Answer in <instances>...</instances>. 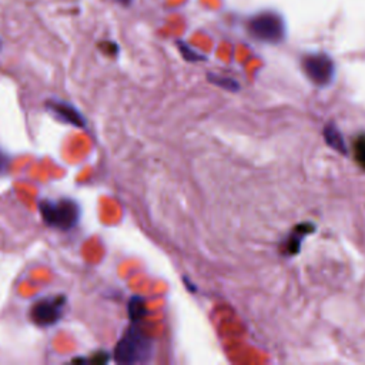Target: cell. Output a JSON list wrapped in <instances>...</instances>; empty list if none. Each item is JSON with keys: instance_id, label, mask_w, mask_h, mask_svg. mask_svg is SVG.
<instances>
[{"instance_id": "obj_1", "label": "cell", "mask_w": 365, "mask_h": 365, "mask_svg": "<svg viewBox=\"0 0 365 365\" xmlns=\"http://www.w3.org/2000/svg\"><path fill=\"white\" fill-rule=\"evenodd\" d=\"M153 344L137 327H132L120 338L114 348V359L121 364L145 362L152 356Z\"/></svg>"}, {"instance_id": "obj_2", "label": "cell", "mask_w": 365, "mask_h": 365, "mask_svg": "<svg viewBox=\"0 0 365 365\" xmlns=\"http://www.w3.org/2000/svg\"><path fill=\"white\" fill-rule=\"evenodd\" d=\"M39 210L43 215V220L55 228L70 230L73 228L80 217L79 206L69 198H63L59 201L45 200L40 203Z\"/></svg>"}, {"instance_id": "obj_3", "label": "cell", "mask_w": 365, "mask_h": 365, "mask_svg": "<svg viewBox=\"0 0 365 365\" xmlns=\"http://www.w3.org/2000/svg\"><path fill=\"white\" fill-rule=\"evenodd\" d=\"M249 30L257 40L277 45L281 43L286 38V22L276 12H262L250 21Z\"/></svg>"}, {"instance_id": "obj_4", "label": "cell", "mask_w": 365, "mask_h": 365, "mask_svg": "<svg viewBox=\"0 0 365 365\" xmlns=\"http://www.w3.org/2000/svg\"><path fill=\"white\" fill-rule=\"evenodd\" d=\"M303 70L315 86L327 87L334 79L335 64L330 56L324 53H313L303 59Z\"/></svg>"}, {"instance_id": "obj_5", "label": "cell", "mask_w": 365, "mask_h": 365, "mask_svg": "<svg viewBox=\"0 0 365 365\" xmlns=\"http://www.w3.org/2000/svg\"><path fill=\"white\" fill-rule=\"evenodd\" d=\"M63 305H64V297L62 296L40 300L33 305L30 317L33 322H36L40 327L53 325L62 318Z\"/></svg>"}, {"instance_id": "obj_6", "label": "cell", "mask_w": 365, "mask_h": 365, "mask_svg": "<svg viewBox=\"0 0 365 365\" xmlns=\"http://www.w3.org/2000/svg\"><path fill=\"white\" fill-rule=\"evenodd\" d=\"M49 106L55 111V114L59 116L63 121H66V123H70L77 128H82L84 125V118L80 116V113L66 101H53Z\"/></svg>"}, {"instance_id": "obj_7", "label": "cell", "mask_w": 365, "mask_h": 365, "mask_svg": "<svg viewBox=\"0 0 365 365\" xmlns=\"http://www.w3.org/2000/svg\"><path fill=\"white\" fill-rule=\"evenodd\" d=\"M324 139H325L327 145L331 149L337 150L338 153H341V155H347L348 153L347 145L344 142V137H342V135L339 133V130L337 129V126L334 123H328L325 126V129H324Z\"/></svg>"}, {"instance_id": "obj_8", "label": "cell", "mask_w": 365, "mask_h": 365, "mask_svg": "<svg viewBox=\"0 0 365 365\" xmlns=\"http://www.w3.org/2000/svg\"><path fill=\"white\" fill-rule=\"evenodd\" d=\"M146 314V305L145 301L140 297H135L129 303V317L133 322L140 321Z\"/></svg>"}, {"instance_id": "obj_9", "label": "cell", "mask_w": 365, "mask_h": 365, "mask_svg": "<svg viewBox=\"0 0 365 365\" xmlns=\"http://www.w3.org/2000/svg\"><path fill=\"white\" fill-rule=\"evenodd\" d=\"M208 80L225 90H230V91H237L240 89L238 83L232 79H228V77H221V76H215V74H208Z\"/></svg>"}, {"instance_id": "obj_10", "label": "cell", "mask_w": 365, "mask_h": 365, "mask_svg": "<svg viewBox=\"0 0 365 365\" xmlns=\"http://www.w3.org/2000/svg\"><path fill=\"white\" fill-rule=\"evenodd\" d=\"M180 50H181V53H183V56L187 59V60H190V62H197V60H201L203 57L198 55V53H194V50H191L189 46H186V45H181L180 43Z\"/></svg>"}, {"instance_id": "obj_11", "label": "cell", "mask_w": 365, "mask_h": 365, "mask_svg": "<svg viewBox=\"0 0 365 365\" xmlns=\"http://www.w3.org/2000/svg\"><path fill=\"white\" fill-rule=\"evenodd\" d=\"M358 159H359V162H362L364 166H365V139H362V140L359 142V145H358Z\"/></svg>"}, {"instance_id": "obj_12", "label": "cell", "mask_w": 365, "mask_h": 365, "mask_svg": "<svg viewBox=\"0 0 365 365\" xmlns=\"http://www.w3.org/2000/svg\"><path fill=\"white\" fill-rule=\"evenodd\" d=\"M6 164H8V157L2 152H0V170H5Z\"/></svg>"}, {"instance_id": "obj_13", "label": "cell", "mask_w": 365, "mask_h": 365, "mask_svg": "<svg viewBox=\"0 0 365 365\" xmlns=\"http://www.w3.org/2000/svg\"><path fill=\"white\" fill-rule=\"evenodd\" d=\"M118 4H121V5H129L130 4V0H117Z\"/></svg>"}]
</instances>
